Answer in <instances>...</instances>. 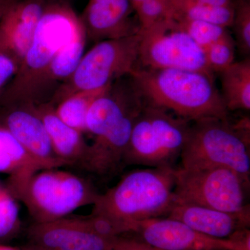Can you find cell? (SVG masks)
I'll list each match as a JSON object with an SVG mask.
<instances>
[{
  "label": "cell",
  "mask_w": 250,
  "mask_h": 250,
  "mask_svg": "<svg viewBox=\"0 0 250 250\" xmlns=\"http://www.w3.org/2000/svg\"><path fill=\"white\" fill-rule=\"evenodd\" d=\"M167 218L182 222L207 236L229 238L236 231L250 228V208L225 212L200 206L176 204Z\"/></svg>",
  "instance_id": "2e32d148"
},
{
  "label": "cell",
  "mask_w": 250,
  "mask_h": 250,
  "mask_svg": "<svg viewBox=\"0 0 250 250\" xmlns=\"http://www.w3.org/2000/svg\"><path fill=\"white\" fill-rule=\"evenodd\" d=\"M24 250H47L35 246H31Z\"/></svg>",
  "instance_id": "4dcf8cb0"
},
{
  "label": "cell",
  "mask_w": 250,
  "mask_h": 250,
  "mask_svg": "<svg viewBox=\"0 0 250 250\" xmlns=\"http://www.w3.org/2000/svg\"><path fill=\"white\" fill-rule=\"evenodd\" d=\"M16 0H0V20Z\"/></svg>",
  "instance_id": "f546056e"
},
{
  "label": "cell",
  "mask_w": 250,
  "mask_h": 250,
  "mask_svg": "<svg viewBox=\"0 0 250 250\" xmlns=\"http://www.w3.org/2000/svg\"><path fill=\"white\" fill-rule=\"evenodd\" d=\"M204 52L213 72H221L235 62V42L230 34L206 47Z\"/></svg>",
  "instance_id": "cb8c5ba5"
},
{
  "label": "cell",
  "mask_w": 250,
  "mask_h": 250,
  "mask_svg": "<svg viewBox=\"0 0 250 250\" xmlns=\"http://www.w3.org/2000/svg\"><path fill=\"white\" fill-rule=\"evenodd\" d=\"M16 199L0 188V239L12 234L19 224V207Z\"/></svg>",
  "instance_id": "484cf974"
},
{
  "label": "cell",
  "mask_w": 250,
  "mask_h": 250,
  "mask_svg": "<svg viewBox=\"0 0 250 250\" xmlns=\"http://www.w3.org/2000/svg\"><path fill=\"white\" fill-rule=\"evenodd\" d=\"M234 14L231 27L236 36V43L243 54L250 52V1L233 0Z\"/></svg>",
  "instance_id": "d4e9b609"
},
{
  "label": "cell",
  "mask_w": 250,
  "mask_h": 250,
  "mask_svg": "<svg viewBox=\"0 0 250 250\" xmlns=\"http://www.w3.org/2000/svg\"><path fill=\"white\" fill-rule=\"evenodd\" d=\"M141 31L167 18L166 0H143L134 7Z\"/></svg>",
  "instance_id": "4316f807"
},
{
  "label": "cell",
  "mask_w": 250,
  "mask_h": 250,
  "mask_svg": "<svg viewBox=\"0 0 250 250\" xmlns=\"http://www.w3.org/2000/svg\"><path fill=\"white\" fill-rule=\"evenodd\" d=\"M140 34L139 67L178 69L213 75L204 49L170 18L140 31Z\"/></svg>",
  "instance_id": "9c48e42d"
},
{
  "label": "cell",
  "mask_w": 250,
  "mask_h": 250,
  "mask_svg": "<svg viewBox=\"0 0 250 250\" xmlns=\"http://www.w3.org/2000/svg\"><path fill=\"white\" fill-rule=\"evenodd\" d=\"M176 204L207 207L222 211L250 208L246 196L250 183L235 171L224 167L174 170Z\"/></svg>",
  "instance_id": "ba28073f"
},
{
  "label": "cell",
  "mask_w": 250,
  "mask_h": 250,
  "mask_svg": "<svg viewBox=\"0 0 250 250\" xmlns=\"http://www.w3.org/2000/svg\"><path fill=\"white\" fill-rule=\"evenodd\" d=\"M28 236L31 246L47 250H111L117 238L95 233L87 217L35 223L29 228Z\"/></svg>",
  "instance_id": "7c38bea8"
},
{
  "label": "cell",
  "mask_w": 250,
  "mask_h": 250,
  "mask_svg": "<svg viewBox=\"0 0 250 250\" xmlns=\"http://www.w3.org/2000/svg\"><path fill=\"white\" fill-rule=\"evenodd\" d=\"M134 13L130 0H89L80 18L86 39L97 43L139 34Z\"/></svg>",
  "instance_id": "5bb4252c"
},
{
  "label": "cell",
  "mask_w": 250,
  "mask_h": 250,
  "mask_svg": "<svg viewBox=\"0 0 250 250\" xmlns=\"http://www.w3.org/2000/svg\"><path fill=\"white\" fill-rule=\"evenodd\" d=\"M190 123L144 104L135 122L123 164L174 167L187 142Z\"/></svg>",
  "instance_id": "8992f818"
},
{
  "label": "cell",
  "mask_w": 250,
  "mask_h": 250,
  "mask_svg": "<svg viewBox=\"0 0 250 250\" xmlns=\"http://www.w3.org/2000/svg\"><path fill=\"white\" fill-rule=\"evenodd\" d=\"M250 137L229 119L205 118L190 125L180 159L184 168L224 167L250 183Z\"/></svg>",
  "instance_id": "277c9868"
},
{
  "label": "cell",
  "mask_w": 250,
  "mask_h": 250,
  "mask_svg": "<svg viewBox=\"0 0 250 250\" xmlns=\"http://www.w3.org/2000/svg\"><path fill=\"white\" fill-rule=\"evenodd\" d=\"M141 34L97 42L83 54L75 71L54 95L51 104L82 90L106 88L139 67Z\"/></svg>",
  "instance_id": "52a82bcc"
},
{
  "label": "cell",
  "mask_w": 250,
  "mask_h": 250,
  "mask_svg": "<svg viewBox=\"0 0 250 250\" xmlns=\"http://www.w3.org/2000/svg\"><path fill=\"white\" fill-rule=\"evenodd\" d=\"M42 170L45 167L0 125V173L9 174L6 190L14 192L33 174Z\"/></svg>",
  "instance_id": "d6986e66"
},
{
  "label": "cell",
  "mask_w": 250,
  "mask_h": 250,
  "mask_svg": "<svg viewBox=\"0 0 250 250\" xmlns=\"http://www.w3.org/2000/svg\"><path fill=\"white\" fill-rule=\"evenodd\" d=\"M11 194L25 205L37 223L65 218L80 207L93 205L100 195L89 181L56 168L36 172Z\"/></svg>",
  "instance_id": "5b68a950"
},
{
  "label": "cell",
  "mask_w": 250,
  "mask_h": 250,
  "mask_svg": "<svg viewBox=\"0 0 250 250\" xmlns=\"http://www.w3.org/2000/svg\"><path fill=\"white\" fill-rule=\"evenodd\" d=\"M167 4V14L172 10L190 6H233V0H166Z\"/></svg>",
  "instance_id": "f1b7e54d"
},
{
  "label": "cell",
  "mask_w": 250,
  "mask_h": 250,
  "mask_svg": "<svg viewBox=\"0 0 250 250\" xmlns=\"http://www.w3.org/2000/svg\"><path fill=\"white\" fill-rule=\"evenodd\" d=\"M0 250H20L17 248H11V247L1 246L0 245Z\"/></svg>",
  "instance_id": "1f68e13d"
},
{
  "label": "cell",
  "mask_w": 250,
  "mask_h": 250,
  "mask_svg": "<svg viewBox=\"0 0 250 250\" xmlns=\"http://www.w3.org/2000/svg\"><path fill=\"white\" fill-rule=\"evenodd\" d=\"M220 73L222 98L228 111H250V59L233 62Z\"/></svg>",
  "instance_id": "ffe728a7"
},
{
  "label": "cell",
  "mask_w": 250,
  "mask_h": 250,
  "mask_svg": "<svg viewBox=\"0 0 250 250\" xmlns=\"http://www.w3.org/2000/svg\"><path fill=\"white\" fill-rule=\"evenodd\" d=\"M50 0H16L0 20V49L21 65Z\"/></svg>",
  "instance_id": "9a60e30c"
},
{
  "label": "cell",
  "mask_w": 250,
  "mask_h": 250,
  "mask_svg": "<svg viewBox=\"0 0 250 250\" xmlns=\"http://www.w3.org/2000/svg\"><path fill=\"white\" fill-rule=\"evenodd\" d=\"M20 62L12 54L0 49V95L16 76Z\"/></svg>",
  "instance_id": "83f0119b"
},
{
  "label": "cell",
  "mask_w": 250,
  "mask_h": 250,
  "mask_svg": "<svg viewBox=\"0 0 250 250\" xmlns=\"http://www.w3.org/2000/svg\"><path fill=\"white\" fill-rule=\"evenodd\" d=\"M143 106V102L135 105L105 134L94 138L82 167L101 180H108L121 172L135 122Z\"/></svg>",
  "instance_id": "8fae6325"
},
{
  "label": "cell",
  "mask_w": 250,
  "mask_h": 250,
  "mask_svg": "<svg viewBox=\"0 0 250 250\" xmlns=\"http://www.w3.org/2000/svg\"><path fill=\"white\" fill-rule=\"evenodd\" d=\"M234 5L229 6H190L169 11L167 18L172 20L187 19L202 21L221 27H231Z\"/></svg>",
  "instance_id": "7402d4cb"
},
{
  "label": "cell",
  "mask_w": 250,
  "mask_h": 250,
  "mask_svg": "<svg viewBox=\"0 0 250 250\" xmlns=\"http://www.w3.org/2000/svg\"><path fill=\"white\" fill-rule=\"evenodd\" d=\"M86 36L83 25L53 59L31 94L29 104L50 103L59 87L75 71L84 54Z\"/></svg>",
  "instance_id": "e0dca14e"
},
{
  "label": "cell",
  "mask_w": 250,
  "mask_h": 250,
  "mask_svg": "<svg viewBox=\"0 0 250 250\" xmlns=\"http://www.w3.org/2000/svg\"><path fill=\"white\" fill-rule=\"evenodd\" d=\"M143 1V0H130L131 1V4H132L133 7H134L136 5L139 4V3L141 2V1Z\"/></svg>",
  "instance_id": "d6a6232c"
},
{
  "label": "cell",
  "mask_w": 250,
  "mask_h": 250,
  "mask_svg": "<svg viewBox=\"0 0 250 250\" xmlns=\"http://www.w3.org/2000/svg\"><path fill=\"white\" fill-rule=\"evenodd\" d=\"M0 125L45 167L66 166L56 155L45 125L32 104L0 106Z\"/></svg>",
  "instance_id": "4fadbf2b"
},
{
  "label": "cell",
  "mask_w": 250,
  "mask_h": 250,
  "mask_svg": "<svg viewBox=\"0 0 250 250\" xmlns=\"http://www.w3.org/2000/svg\"><path fill=\"white\" fill-rule=\"evenodd\" d=\"M175 167H147L130 171L116 185L100 194L91 215L109 220L121 234L134 224L166 218L175 205Z\"/></svg>",
  "instance_id": "7a4b0ae2"
},
{
  "label": "cell",
  "mask_w": 250,
  "mask_h": 250,
  "mask_svg": "<svg viewBox=\"0 0 250 250\" xmlns=\"http://www.w3.org/2000/svg\"><path fill=\"white\" fill-rule=\"evenodd\" d=\"M108 86L101 89L82 90L70 95L54 106L56 113L69 126L81 132H85V118L88 110Z\"/></svg>",
  "instance_id": "44dd1931"
},
{
  "label": "cell",
  "mask_w": 250,
  "mask_h": 250,
  "mask_svg": "<svg viewBox=\"0 0 250 250\" xmlns=\"http://www.w3.org/2000/svg\"><path fill=\"white\" fill-rule=\"evenodd\" d=\"M82 27L67 0H50L16 76L0 95V106L29 104L51 62Z\"/></svg>",
  "instance_id": "3957f363"
},
{
  "label": "cell",
  "mask_w": 250,
  "mask_h": 250,
  "mask_svg": "<svg viewBox=\"0 0 250 250\" xmlns=\"http://www.w3.org/2000/svg\"><path fill=\"white\" fill-rule=\"evenodd\" d=\"M131 232L159 250H250V231L248 230L229 238H214L167 217L134 224Z\"/></svg>",
  "instance_id": "30bf717a"
},
{
  "label": "cell",
  "mask_w": 250,
  "mask_h": 250,
  "mask_svg": "<svg viewBox=\"0 0 250 250\" xmlns=\"http://www.w3.org/2000/svg\"><path fill=\"white\" fill-rule=\"evenodd\" d=\"M130 77L144 104L170 112L189 123L205 118L229 120L213 75L138 67Z\"/></svg>",
  "instance_id": "6da1fadb"
},
{
  "label": "cell",
  "mask_w": 250,
  "mask_h": 250,
  "mask_svg": "<svg viewBox=\"0 0 250 250\" xmlns=\"http://www.w3.org/2000/svg\"><path fill=\"white\" fill-rule=\"evenodd\" d=\"M36 111L45 125L56 155L66 166H80L84 160L88 144L83 133L74 129L61 119L50 103L35 105Z\"/></svg>",
  "instance_id": "ac0fdd59"
},
{
  "label": "cell",
  "mask_w": 250,
  "mask_h": 250,
  "mask_svg": "<svg viewBox=\"0 0 250 250\" xmlns=\"http://www.w3.org/2000/svg\"><path fill=\"white\" fill-rule=\"evenodd\" d=\"M172 21L203 49L229 34L228 28L209 22L187 19Z\"/></svg>",
  "instance_id": "603a6c76"
}]
</instances>
